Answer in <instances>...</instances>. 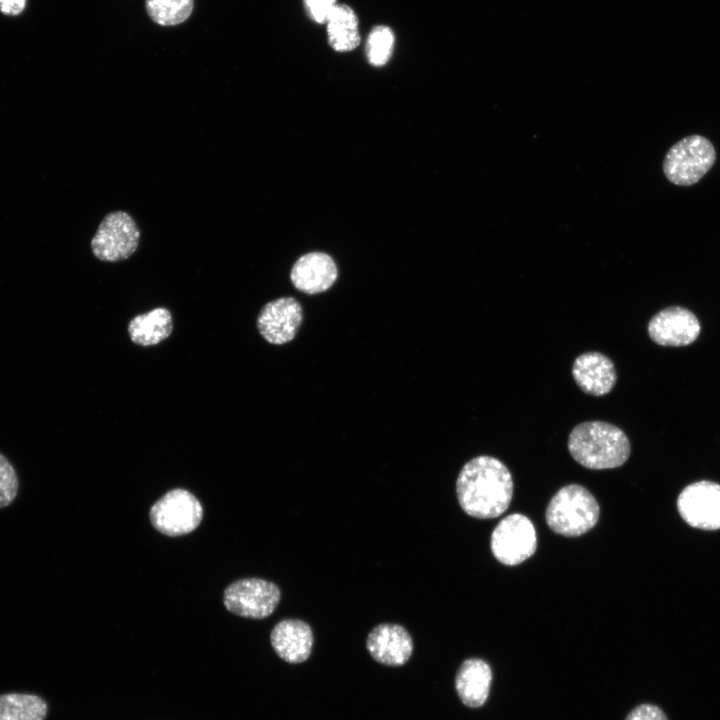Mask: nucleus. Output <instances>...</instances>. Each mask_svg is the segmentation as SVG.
I'll list each match as a JSON object with an SVG mask.
<instances>
[{"mask_svg":"<svg viewBox=\"0 0 720 720\" xmlns=\"http://www.w3.org/2000/svg\"><path fill=\"white\" fill-rule=\"evenodd\" d=\"M490 547L500 563L507 566L518 565L530 558L537 549L535 527L525 515L510 514L494 528Z\"/></svg>","mask_w":720,"mask_h":720,"instance_id":"0eeeda50","label":"nucleus"},{"mask_svg":"<svg viewBox=\"0 0 720 720\" xmlns=\"http://www.w3.org/2000/svg\"><path fill=\"white\" fill-rule=\"evenodd\" d=\"M337 277L336 263L329 255L322 252H311L301 256L290 273L294 287L310 295L327 291Z\"/></svg>","mask_w":720,"mask_h":720,"instance_id":"4468645a","label":"nucleus"},{"mask_svg":"<svg viewBox=\"0 0 720 720\" xmlns=\"http://www.w3.org/2000/svg\"><path fill=\"white\" fill-rule=\"evenodd\" d=\"M140 230L133 217L125 211L108 213L91 239L93 255L104 262L129 258L138 248Z\"/></svg>","mask_w":720,"mask_h":720,"instance_id":"39448f33","label":"nucleus"},{"mask_svg":"<svg viewBox=\"0 0 720 720\" xmlns=\"http://www.w3.org/2000/svg\"><path fill=\"white\" fill-rule=\"evenodd\" d=\"M647 331L651 340L660 346L682 347L696 341L701 325L696 315L687 308L670 306L650 319Z\"/></svg>","mask_w":720,"mask_h":720,"instance_id":"9b49d317","label":"nucleus"},{"mask_svg":"<svg viewBox=\"0 0 720 720\" xmlns=\"http://www.w3.org/2000/svg\"><path fill=\"white\" fill-rule=\"evenodd\" d=\"M329 45L337 52H349L360 43L358 18L346 4H336L327 21Z\"/></svg>","mask_w":720,"mask_h":720,"instance_id":"a211bd4d","label":"nucleus"},{"mask_svg":"<svg viewBox=\"0 0 720 720\" xmlns=\"http://www.w3.org/2000/svg\"><path fill=\"white\" fill-rule=\"evenodd\" d=\"M715 159L712 143L701 135H691L669 149L663 170L673 184L689 186L697 183L710 170Z\"/></svg>","mask_w":720,"mask_h":720,"instance_id":"20e7f679","label":"nucleus"},{"mask_svg":"<svg viewBox=\"0 0 720 720\" xmlns=\"http://www.w3.org/2000/svg\"><path fill=\"white\" fill-rule=\"evenodd\" d=\"M677 509L691 527L706 531L720 529V484L700 480L687 485L679 493Z\"/></svg>","mask_w":720,"mask_h":720,"instance_id":"1a4fd4ad","label":"nucleus"},{"mask_svg":"<svg viewBox=\"0 0 720 720\" xmlns=\"http://www.w3.org/2000/svg\"><path fill=\"white\" fill-rule=\"evenodd\" d=\"M305 9L309 17L316 23H326L329 15L336 6V0H304Z\"/></svg>","mask_w":720,"mask_h":720,"instance_id":"5701e85b","label":"nucleus"},{"mask_svg":"<svg viewBox=\"0 0 720 720\" xmlns=\"http://www.w3.org/2000/svg\"><path fill=\"white\" fill-rule=\"evenodd\" d=\"M26 0H0V11L5 15H19L25 8Z\"/></svg>","mask_w":720,"mask_h":720,"instance_id":"393cba45","label":"nucleus"},{"mask_svg":"<svg viewBox=\"0 0 720 720\" xmlns=\"http://www.w3.org/2000/svg\"><path fill=\"white\" fill-rule=\"evenodd\" d=\"M203 517L199 500L181 488L164 494L150 509L153 527L167 536H181L195 530Z\"/></svg>","mask_w":720,"mask_h":720,"instance_id":"423d86ee","label":"nucleus"},{"mask_svg":"<svg viewBox=\"0 0 720 720\" xmlns=\"http://www.w3.org/2000/svg\"><path fill=\"white\" fill-rule=\"evenodd\" d=\"M194 0H146L148 16L162 26H174L183 23L193 11Z\"/></svg>","mask_w":720,"mask_h":720,"instance_id":"aec40b11","label":"nucleus"},{"mask_svg":"<svg viewBox=\"0 0 720 720\" xmlns=\"http://www.w3.org/2000/svg\"><path fill=\"white\" fill-rule=\"evenodd\" d=\"M568 449L575 461L592 470L620 467L631 453L630 441L623 430L603 421L575 426L568 438Z\"/></svg>","mask_w":720,"mask_h":720,"instance_id":"f03ea898","label":"nucleus"},{"mask_svg":"<svg viewBox=\"0 0 720 720\" xmlns=\"http://www.w3.org/2000/svg\"><path fill=\"white\" fill-rule=\"evenodd\" d=\"M394 43L395 36L389 26H375L366 41L365 50L369 63L376 67L385 65L392 56Z\"/></svg>","mask_w":720,"mask_h":720,"instance_id":"412c9836","label":"nucleus"},{"mask_svg":"<svg viewBox=\"0 0 720 720\" xmlns=\"http://www.w3.org/2000/svg\"><path fill=\"white\" fill-rule=\"evenodd\" d=\"M600 507L585 487L569 484L560 488L546 508L545 519L555 533L576 537L591 530L598 522Z\"/></svg>","mask_w":720,"mask_h":720,"instance_id":"7ed1b4c3","label":"nucleus"},{"mask_svg":"<svg viewBox=\"0 0 720 720\" xmlns=\"http://www.w3.org/2000/svg\"><path fill=\"white\" fill-rule=\"evenodd\" d=\"M625 720H668V718L660 707L643 703L632 709Z\"/></svg>","mask_w":720,"mask_h":720,"instance_id":"b1692460","label":"nucleus"},{"mask_svg":"<svg viewBox=\"0 0 720 720\" xmlns=\"http://www.w3.org/2000/svg\"><path fill=\"white\" fill-rule=\"evenodd\" d=\"M280 589L260 578H244L230 584L224 591L226 609L238 616L263 619L271 615L279 601Z\"/></svg>","mask_w":720,"mask_h":720,"instance_id":"6e6552de","label":"nucleus"},{"mask_svg":"<svg viewBox=\"0 0 720 720\" xmlns=\"http://www.w3.org/2000/svg\"><path fill=\"white\" fill-rule=\"evenodd\" d=\"M173 330L170 311L157 307L147 313L132 318L128 324V333L133 343L140 346H153L167 339Z\"/></svg>","mask_w":720,"mask_h":720,"instance_id":"f3484780","label":"nucleus"},{"mask_svg":"<svg viewBox=\"0 0 720 720\" xmlns=\"http://www.w3.org/2000/svg\"><path fill=\"white\" fill-rule=\"evenodd\" d=\"M303 322V308L294 297H280L266 303L257 317V329L270 344L293 340Z\"/></svg>","mask_w":720,"mask_h":720,"instance_id":"9d476101","label":"nucleus"},{"mask_svg":"<svg viewBox=\"0 0 720 720\" xmlns=\"http://www.w3.org/2000/svg\"><path fill=\"white\" fill-rule=\"evenodd\" d=\"M491 681L492 671L489 664L480 658H469L457 671L456 692L464 705L478 708L488 699Z\"/></svg>","mask_w":720,"mask_h":720,"instance_id":"dca6fc26","label":"nucleus"},{"mask_svg":"<svg viewBox=\"0 0 720 720\" xmlns=\"http://www.w3.org/2000/svg\"><path fill=\"white\" fill-rule=\"evenodd\" d=\"M270 641L281 659L296 664L309 658L313 646V633L310 626L302 620L284 619L272 629Z\"/></svg>","mask_w":720,"mask_h":720,"instance_id":"2eb2a0df","label":"nucleus"},{"mask_svg":"<svg viewBox=\"0 0 720 720\" xmlns=\"http://www.w3.org/2000/svg\"><path fill=\"white\" fill-rule=\"evenodd\" d=\"M366 647L372 658L378 663L387 666H401L412 655L413 641L403 626L382 623L370 631Z\"/></svg>","mask_w":720,"mask_h":720,"instance_id":"f8f14e48","label":"nucleus"},{"mask_svg":"<svg viewBox=\"0 0 720 720\" xmlns=\"http://www.w3.org/2000/svg\"><path fill=\"white\" fill-rule=\"evenodd\" d=\"M572 376L584 393L593 396L608 394L617 381L612 360L596 351L583 353L574 360Z\"/></svg>","mask_w":720,"mask_h":720,"instance_id":"ddd939ff","label":"nucleus"},{"mask_svg":"<svg viewBox=\"0 0 720 720\" xmlns=\"http://www.w3.org/2000/svg\"><path fill=\"white\" fill-rule=\"evenodd\" d=\"M18 479L14 467L0 453V508L8 506L16 497Z\"/></svg>","mask_w":720,"mask_h":720,"instance_id":"4be33fe9","label":"nucleus"},{"mask_svg":"<svg viewBox=\"0 0 720 720\" xmlns=\"http://www.w3.org/2000/svg\"><path fill=\"white\" fill-rule=\"evenodd\" d=\"M456 493L459 505L469 516L477 519L496 518L511 503L512 476L500 460L487 455L477 456L460 470Z\"/></svg>","mask_w":720,"mask_h":720,"instance_id":"f257e3e1","label":"nucleus"},{"mask_svg":"<svg viewBox=\"0 0 720 720\" xmlns=\"http://www.w3.org/2000/svg\"><path fill=\"white\" fill-rule=\"evenodd\" d=\"M48 704L32 693L0 694V720H45Z\"/></svg>","mask_w":720,"mask_h":720,"instance_id":"6ab92c4d","label":"nucleus"}]
</instances>
